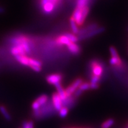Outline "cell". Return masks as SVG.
<instances>
[{
	"mask_svg": "<svg viewBox=\"0 0 128 128\" xmlns=\"http://www.w3.org/2000/svg\"><path fill=\"white\" fill-rule=\"evenodd\" d=\"M89 11L90 8L88 6L82 8L76 7L73 12L72 17L76 22L78 26H81L84 24L85 20L89 13Z\"/></svg>",
	"mask_w": 128,
	"mask_h": 128,
	"instance_id": "cell-1",
	"label": "cell"
},
{
	"mask_svg": "<svg viewBox=\"0 0 128 128\" xmlns=\"http://www.w3.org/2000/svg\"><path fill=\"white\" fill-rule=\"evenodd\" d=\"M61 3V0H40V4L43 12L50 14L54 12Z\"/></svg>",
	"mask_w": 128,
	"mask_h": 128,
	"instance_id": "cell-2",
	"label": "cell"
},
{
	"mask_svg": "<svg viewBox=\"0 0 128 128\" xmlns=\"http://www.w3.org/2000/svg\"><path fill=\"white\" fill-rule=\"evenodd\" d=\"M10 52L14 56L18 55H26L31 52L29 43L16 44L11 48Z\"/></svg>",
	"mask_w": 128,
	"mask_h": 128,
	"instance_id": "cell-3",
	"label": "cell"
},
{
	"mask_svg": "<svg viewBox=\"0 0 128 128\" xmlns=\"http://www.w3.org/2000/svg\"><path fill=\"white\" fill-rule=\"evenodd\" d=\"M48 101V97L46 94H43V95L40 96L36 100L32 103V108L34 111H37L40 108L44 106L47 103Z\"/></svg>",
	"mask_w": 128,
	"mask_h": 128,
	"instance_id": "cell-4",
	"label": "cell"
},
{
	"mask_svg": "<svg viewBox=\"0 0 128 128\" xmlns=\"http://www.w3.org/2000/svg\"><path fill=\"white\" fill-rule=\"evenodd\" d=\"M83 81L81 78H77V79L75 80L69 87H67L66 88L65 90V92H66V97H69L72 95L76 90L79 88L81 84V83Z\"/></svg>",
	"mask_w": 128,
	"mask_h": 128,
	"instance_id": "cell-5",
	"label": "cell"
},
{
	"mask_svg": "<svg viewBox=\"0 0 128 128\" xmlns=\"http://www.w3.org/2000/svg\"><path fill=\"white\" fill-rule=\"evenodd\" d=\"M91 69L92 71V76L101 77L103 72V66L100 62L94 60L91 62Z\"/></svg>",
	"mask_w": 128,
	"mask_h": 128,
	"instance_id": "cell-6",
	"label": "cell"
},
{
	"mask_svg": "<svg viewBox=\"0 0 128 128\" xmlns=\"http://www.w3.org/2000/svg\"><path fill=\"white\" fill-rule=\"evenodd\" d=\"M62 80V76L60 74H51L48 76L46 77V81L49 84L56 85L60 84Z\"/></svg>",
	"mask_w": 128,
	"mask_h": 128,
	"instance_id": "cell-7",
	"label": "cell"
},
{
	"mask_svg": "<svg viewBox=\"0 0 128 128\" xmlns=\"http://www.w3.org/2000/svg\"><path fill=\"white\" fill-rule=\"evenodd\" d=\"M52 104L54 108L57 111H60L62 108V100L57 92L53 94L52 97Z\"/></svg>",
	"mask_w": 128,
	"mask_h": 128,
	"instance_id": "cell-8",
	"label": "cell"
},
{
	"mask_svg": "<svg viewBox=\"0 0 128 128\" xmlns=\"http://www.w3.org/2000/svg\"><path fill=\"white\" fill-rule=\"evenodd\" d=\"M30 40L28 39L27 36H24V35H20L15 38H12L11 40V43L13 44L14 45L16 44H26V43H30Z\"/></svg>",
	"mask_w": 128,
	"mask_h": 128,
	"instance_id": "cell-9",
	"label": "cell"
},
{
	"mask_svg": "<svg viewBox=\"0 0 128 128\" xmlns=\"http://www.w3.org/2000/svg\"><path fill=\"white\" fill-rule=\"evenodd\" d=\"M104 31V28H98L92 31L88 32V33H86V34L81 35V36H79L78 37V39H87V38H90L91 37L95 36V35L99 34L101 32Z\"/></svg>",
	"mask_w": 128,
	"mask_h": 128,
	"instance_id": "cell-10",
	"label": "cell"
},
{
	"mask_svg": "<svg viewBox=\"0 0 128 128\" xmlns=\"http://www.w3.org/2000/svg\"><path fill=\"white\" fill-rule=\"evenodd\" d=\"M56 42L57 44L60 45H66L68 46L69 44H71V42L70 40L68 38L65 34L60 35L58 37L57 39H56Z\"/></svg>",
	"mask_w": 128,
	"mask_h": 128,
	"instance_id": "cell-11",
	"label": "cell"
},
{
	"mask_svg": "<svg viewBox=\"0 0 128 128\" xmlns=\"http://www.w3.org/2000/svg\"><path fill=\"white\" fill-rule=\"evenodd\" d=\"M15 58L16 60L22 65H24V66H28L30 57H28L27 55H18L16 56Z\"/></svg>",
	"mask_w": 128,
	"mask_h": 128,
	"instance_id": "cell-12",
	"label": "cell"
},
{
	"mask_svg": "<svg viewBox=\"0 0 128 128\" xmlns=\"http://www.w3.org/2000/svg\"><path fill=\"white\" fill-rule=\"evenodd\" d=\"M67 46H68V50L73 55H77L80 52V50H81L80 46L77 44H76V43L71 42V44H69Z\"/></svg>",
	"mask_w": 128,
	"mask_h": 128,
	"instance_id": "cell-13",
	"label": "cell"
},
{
	"mask_svg": "<svg viewBox=\"0 0 128 128\" xmlns=\"http://www.w3.org/2000/svg\"><path fill=\"white\" fill-rule=\"evenodd\" d=\"M55 86L57 90V93L60 96V98L62 99V101L65 100L67 98V97L66 95V92H65V90L62 87L61 84L60 83V84H58Z\"/></svg>",
	"mask_w": 128,
	"mask_h": 128,
	"instance_id": "cell-14",
	"label": "cell"
},
{
	"mask_svg": "<svg viewBox=\"0 0 128 128\" xmlns=\"http://www.w3.org/2000/svg\"><path fill=\"white\" fill-rule=\"evenodd\" d=\"M0 112L5 118V119L7 120V121H10L12 120V116L9 112H8L7 108L4 106L1 105L0 106Z\"/></svg>",
	"mask_w": 128,
	"mask_h": 128,
	"instance_id": "cell-15",
	"label": "cell"
},
{
	"mask_svg": "<svg viewBox=\"0 0 128 128\" xmlns=\"http://www.w3.org/2000/svg\"><path fill=\"white\" fill-rule=\"evenodd\" d=\"M70 26H71V30L73 34L75 35L78 34L80 30L78 28V25L76 24V23L74 20L72 18V17H71V18H70Z\"/></svg>",
	"mask_w": 128,
	"mask_h": 128,
	"instance_id": "cell-16",
	"label": "cell"
},
{
	"mask_svg": "<svg viewBox=\"0 0 128 128\" xmlns=\"http://www.w3.org/2000/svg\"><path fill=\"white\" fill-rule=\"evenodd\" d=\"M110 64L113 66H120L122 65V62L119 56L117 57H112L110 60Z\"/></svg>",
	"mask_w": 128,
	"mask_h": 128,
	"instance_id": "cell-17",
	"label": "cell"
},
{
	"mask_svg": "<svg viewBox=\"0 0 128 128\" xmlns=\"http://www.w3.org/2000/svg\"><path fill=\"white\" fill-rule=\"evenodd\" d=\"M90 2V0H76V7L82 8L87 7Z\"/></svg>",
	"mask_w": 128,
	"mask_h": 128,
	"instance_id": "cell-18",
	"label": "cell"
},
{
	"mask_svg": "<svg viewBox=\"0 0 128 128\" xmlns=\"http://www.w3.org/2000/svg\"><path fill=\"white\" fill-rule=\"evenodd\" d=\"M114 124V120L113 119H109L102 124L101 128H110Z\"/></svg>",
	"mask_w": 128,
	"mask_h": 128,
	"instance_id": "cell-19",
	"label": "cell"
},
{
	"mask_svg": "<svg viewBox=\"0 0 128 128\" xmlns=\"http://www.w3.org/2000/svg\"><path fill=\"white\" fill-rule=\"evenodd\" d=\"M78 89H80V90L82 91V92H85V91H87L88 90L91 89L90 88V83L89 82H82L81 84L80 85Z\"/></svg>",
	"mask_w": 128,
	"mask_h": 128,
	"instance_id": "cell-20",
	"label": "cell"
},
{
	"mask_svg": "<svg viewBox=\"0 0 128 128\" xmlns=\"http://www.w3.org/2000/svg\"><path fill=\"white\" fill-rule=\"evenodd\" d=\"M68 113V108L66 107H62L60 111H59V115L61 118H65Z\"/></svg>",
	"mask_w": 128,
	"mask_h": 128,
	"instance_id": "cell-21",
	"label": "cell"
},
{
	"mask_svg": "<svg viewBox=\"0 0 128 128\" xmlns=\"http://www.w3.org/2000/svg\"><path fill=\"white\" fill-rule=\"evenodd\" d=\"M65 34L68 37V39H70V40L71 41V42L76 43L77 42L78 40V37L76 36L75 34H74L73 33H65Z\"/></svg>",
	"mask_w": 128,
	"mask_h": 128,
	"instance_id": "cell-22",
	"label": "cell"
},
{
	"mask_svg": "<svg viewBox=\"0 0 128 128\" xmlns=\"http://www.w3.org/2000/svg\"><path fill=\"white\" fill-rule=\"evenodd\" d=\"M23 128H34V124L33 122L25 121L23 124Z\"/></svg>",
	"mask_w": 128,
	"mask_h": 128,
	"instance_id": "cell-23",
	"label": "cell"
},
{
	"mask_svg": "<svg viewBox=\"0 0 128 128\" xmlns=\"http://www.w3.org/2000/svg\"><path fill=\"white\" fill-rule=\"evenodd\" d=\"M110 54H111L112 55V57L119 56V55H118L116 49H115V48L113 47V46H111V47L110 48Z\"/></svg>",
	"mask_w": 128,
	"mask_h": 128,
	"instance_id": "cell-24",
	"label": "cell"
},
{
	"mask_svg": "<svg viewBox=\"0 0 128 128\" xmlns=\"http://www.w3.org/2000/svg\"><path fill=\"white\" fill-rule=\"evenodd\" d=\"M100 80V77H98V76H92V77H91V81L90 83L91 84H98Z\"/></svg>",
	"mask_w": 128,
	"mask_h": 128,
	"instance_id": "cell-25",
	"label": "cell"
},
{
	"mask_svg": "<svg viewBox=\"0 0 128 128\" xmlns=\"http://www.w3.org/2000/svg\"><path fill=\"white\" fill-rule=\"evenodd\" d=\"M82 92L81 90H80V89H77L76 90V92H75L74 93V97H80V96L81 95V94H82Z\"/></svg>",
	"mask_w": 128,
	"mask_h": 128,
	"instance_id": "cell-26",
	"label": "cell"
},
{
	"mask_svg": "<svg viewBox=\"0 0 128 128\" xmlns=\"http://www.w3.org/2000/svg\"><path fill=\"white\" fill-rule=\"evenodd\" d=\"M98 84H91L90 83V88L92 90H96L98 88Z\"/></svg>",
	"mask_w": 128,
	"mask_h": 128,
	"instance_id": "cell-27",
	"label": "cell"
},
{
	"mask_svg": "<svg viewBox=\"0 0 128 128\" xmlns=\"http://www.w3.org/2000/svg\"><path fill=\"white\" fill-rule=\"evenodd\" d=\"M4 12V9L3 8L0 7V13H2V12Z\"/></svg>",
	"mask_w": 128,
	"mask_h": 128,
	"instance_id": "cell-28",
	"label": "cell"
},
{
	"mask_svg": "<svg viewBox=\"0 0 128 128\" xmlns=\"http://www.w3.org/2000/svg\"></svg>",
	"mask_w": 128,
	"mask_h": 128,
	"instance_id": "cell-29",
	"label": "cell"
},
{
	"mask_svg": "<svg viewBox=\"0 0 128 128\" xmlns=\"http://www.w3.org/2000/svg\"></svg>",
	"mask_w": 128,
	"mask_h": 128,
	"instance_id": "cell-30",
	"label": "cell"
}]
</instances>
